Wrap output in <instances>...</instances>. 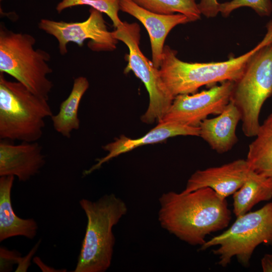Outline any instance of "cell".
<instances>
[{
    "label": "cell",
    "mask_w": 272,
    "mask_h": 272,
    "mask_svg": "<svg viewBox=\"0 0 272 272\" xmlns=\"http://www.w3.org/2000/svg\"><path fill=\"white\" fill-rule=\"evenodd\" d=\"M246 160L253 171L272 181V112L249 145Z\"/></svg>",
    "instance_id": "obj_19"
},
{
    "label": "cell",
    "mask_w": 272,
    "mask_h": 272,
    "mask_svg": "<svg viewBox=\"0 0 272 272\" xmlns=\"http://www.w3.org/2000/svg\"><path fill=\"white\" fill-rule=\"evenodd\" d=\"M15 177H0V242L15 236L33 239L38 228L33 218L22 219L14 211L11 201V190Z\"/></svg>",
    "instance_id": "obj_16"
},
{
    "label": "cell",
    "mask_w": 272,
    "mask_h": 272,
    "mask_svg": "<svg viewBox=\"0 0 272 272\" xmlns=\"http://www.w3.org/2000/svg\"><path fill=\"white\" fill-rule=\"evenodd\" d=\"M245 7L251 8L261 17L269 16L272 13L271 0H231L220 3L219 13L227 17L234 10Z\"/></svg>",
    "instance_id": "obj_22"
},
{
    "label": "cell",
    "mask_w": 272,
    "mask_h": 272,
    "mask_svg": "<svg viewBox=\"0 0 272 272\" xmlns=\"http://www.w3.org/2000/svg\"><path fill=\"white\" fill-rule=\"evenodd\" d=\"M140 7L151 12L164 15L176 13L186 16L190 22L200 19L196 0H131Z\"/></svg>",
    "instance_id": "obj_20"
},
{
    "label": "cell",
    "mask_w": 272,
    "mask_h": 272,
    "mask_svg": "<svg viewBox=\"0 0 272 272\" xmlns=\"http://www.w3.org/2000/svg\"><path fill=\"white\" fill-rule=\"evenodd\" d=\"M120 11L127 13L141 22L149 35L152 61L159 68L165 39L170 31L175 26L190 22L185 15L176 13L159 14L146 10L131 0H119Z\"/></svg>",
    "instance_id": "obj_13"
},
{
    "label": "cell",
    "mask_w": 272,
    "mask_h": 272,
    "mask_svg": "<svg viewBox=\"0 0 272 272\" xmlns=\"http://www.w3.org/2000/svg\"><path fill=\"white\" fill-rule=\"evenodd\" d=\"M179 135L199 137V127L189 126L174 122H160L146 134L138 139H130L122 135L113 142L102 147L108 154L98 159L95 164L84 171L83 174L89 175L112 159L139 147L161 142L169 138Z\"/></svg>",
    "instance_id": "obj_14"
},
{
    "label": "cell",
    "mask_w": 272,
    "mask_h": 272,
    "mask_svg": "<svg viewBox=\"0 0 272 272\" xmlns=\"http://www.w3.org/2000/svg\"><path fill=\"white\" fill-rule=\"evenodd\" d=\"M102 14L90 8L89 16L84 21L68 22L42 19L38 27L56 39L59 51L62 55L67 53L69 43L82 47L87 39L90 40L88 47L92 51H112L116 48L118 40L108 30Z\"/></svg>",
    "instance_id": "obj_9"
},
{
    "label": "cell",
    "mask_w": 272,
    "mask_h": 272,
    "mask_svg": "<svg viewBox=\"0 0 272 272\" xmlns=\"http://www.w3.org/2000/svg\"><path fill=\"white\" fill-rule=\"evenodd\" d=\"M251 170L246 159H237L220 166L197 170L189 178L182 192L187 193L209 187L221 197L226 198L241 187Z\"/></svg>",
    "instance_id": "obj_11"
},
{
    "label": "cell",
    "mask_w": 272,
    "mask_h": 272,
    "mask_svg": "<svg viewBox=\"0 0 272 272\" xmlns=\"http://www.w3.org/2000/svg\"><path fill=\"white\" fill-rule=\"evenodd\" d=\"M0 258V271L2 272L11 271L13 264L18 263L21 257L20 253L17 251L9 250L1 247Z\"/></svg>",
    "instance_id": "obj_23"
},
{
    "label": "cell",
    "mask_w": 272,
    "mask_h": 272,
    "mask_svg": "<svg viewBox=\"0 0 272 272\" xmlns=\"http://www.w3.org/2000/svg\"><path fill=\"white\" fill-rule=\"evenodd\" d=\"M40 241L38 242L30 252L25 257H21L16 271H27L29 265L31 264L30 260L32 255L35 253L39 246Z\"/></svg>",
    "instance_id": "obj_25"
},
{
    "label": "cell",
    "mask_w": 272,
    "mask_h": 272,
    "mask_svg": "<svg viewBox=\"0 0 272 272\" xmlns=\"http://www.w3.org/2000/svg\"><path fill=\"white\" fill-rule=\"evenodd\" d=\"M140 31L138 24L123 22L112 33L113 37L124 43L129 50L124 73L132 71L142 81L149 93V106L141 119L150 124L162 120L174 97L166 87L159 69L142 53L140 47Z\"/></svg>",
    "instance_id": "obj_8"
},
{
    "label": "cell",
    "mask_w": 272,
    "mask_h": 272,
    "mask_svg": "<svg viewBox=\"0 0 272 272\" xmlns=\"http://www.w3.org/2000/svg\"><path fill=\"white\" fill-rule=\"evenodd\" d=\"M89 87V82L86 77L74 79L70 94L60 103L58 113L51 117L54 129L63 137L70 138L72 131L80 128L79 106Z\"/></svg>",
    "instance_id": "obj_17"
},
{
    "label": "cell",
    "mask_w": 272,
    "mask_h": 272,
    "mask_svg": "<svg viewBox=\"0 0 272 272\" xmlns=\"http://www.w3.org/2000/svg\"><path fill=\"white\" fill-rule=\"evenodd\" d=\"M236 218L228 229L206 241L199 248L203 251L218 246L213 253L218 256L217 264L222 267L228 266L233 257L242 266L249 267L258 246H272V202Z\"/></svg>",
    "instance_id": "obj_7"
},
{
    "label": "cell",
    "mask_w": 272,
    "mask_h": 272,
    "mask_svg": "<svg viewBox=\"0 0 272 272\" xmlns=\"http://www.w3.org/2000/svg\"><path fill=\"white\" fill-rule=\"evenodd\" d=\"M79 6H88L106 14L115 28L122 24L118 16L119 0H61L56 7L58 13L66 9Z\"/></svg>",
    "instance_id": "obj_21"
},
{
    "label": "cell",
    "mask_w": 272,
    "mask_h": 272,
    "mask_svg": "<svg viewBox=\"0 0 272 272\" xmlns=\"http://www.w3.org/2000/svg\"><path fill=\"white\" fill-rule=\"evenodd\" d=\"M258 47L259 43L246 53L226 61L188 62L179 59L176 50L165 45L159 70L166 87L173 97L191 94L203 86L236 81Z\"/></svg>",
    "instance_id": "obj_5"
},
{
    "label": "cell",
    "mask_w": 272,
    "mask_h": 272,
    "mask_svg": "<svg viewBox=\"0 0 272 272\" xmlns=\"http://www.w3.org/2000/svg\"><path fill=\"white\" fill-rule=\"evenodd\" d=\"M234 83L225 81L199 93L176 96L160 122L198 127L209 115H218L224 110L231 101Z\"/></svg>",
    "instance_id": "obj_10"
},
{
    "label": "cell",
    "mask_w": 272,
    "mask_h": 272,
    "mask_svg": "<svg viewBox=\"0 0 272 272\" xmlns=\"http://www.w3.org/2000/svg\"><path fill=\"white\" fill-rule=\"evenodd\" d=\"M79 204L87 224L74 272H105L110 266L115 238L113 228L126 214L125 202L114 193L96 201L82 198Z\"/></svg>",
    "instance_id": "obj_2"
},
{
    "label": "cell",
    "mask_w": 272,
    "mask_h": 272,
    "mask_svg": "<svg viewBox=\"0 0 272 272\" xmlns=\"http://www.w3.org/2000/svg\"><path fill=\"white\" fill-rule=\"evenodd\" d=\"M259 47L248 61L240 78L234 82L231 101L240 112L242 129L247 137H255L259 115L266 100L272 96V20Z\"/></svg>",
    "instance_id": "obj_3"
},
{
    "label": "cell",
    "mask_w": 272,
    "mask_h": 272,
    "mask_svg": "<svg viewBox=\"0 0 272 272\" xmlns=\"http://www.w3.org/2000/svg\"><path fill=\"white\" fill-rule=\"evenodd\" d=\"M34 261L36 263V264L43 271H62L61 270H55L52 267H50L48 266H46L41 260L39 259V257H35L34 258Z\"/></svg>",
    "instance_id": "obj_27"
},
{
    "label": "cell",
    "mask_w": 272,
    "mask_h": 272,
    "mask_svg": "<svg viewBox=\"0 0 272 272\" xmlns=\"http://www.w3.org/2000/svg\"><path fill=\"white\" fill-rule=\"evenodd\" d=\"M260 263L263 272H272V252L265 254L261 259Z\"/></svg>",
    "instance_id": "obj_26"
},
{
    "label": "cell",
    "mask_w": 272,
    "mask_h": 272,
    "mask_svg": "<svg viewBox=\"0 0 272 272\" xmlns=\"http://www.w3.org/2000/svg\"><path fill=\"white\" fill-rule=\"evenodd\" d=\"M35 38L0 26V72L7 74L35 95L48 100L53 83L47 76L52 72L50 55L34 49Z\"/></svg>",
    "instance_id": "obj_6"
},
{
    "label": "cell",
    "mask_w": 272,
    "mask_h": 272,
    "mask_svg": "<svg viewBox=\"0 0 272 272\" xmlns=\"http://www.w3.org/2000/svg\"><path fill=\"white\" fill-rule=\"evenodd\" d=\"M47 101L21 83L7 80L0 72V138L37 142L45 119L53 115Z\"/></svg>",
    "instance_id": "obj_4"
},
{
    "label": "cell",
    "mask_w": 272,
    "mask_h": 272,
    "mask_svg": "<svg viewBox=\"0 0 272 272\" xmlns=\"http://www.w3.org/2000/svg\"><path fill=\"white\" fill-rule=\"evenodd\" d=\"M272 198V181L252 169L241 186L233 194V213L237 217L249 211L256 204Z\"/></svg>",
    "instance_id": "obj_18"
},
{
    "label": "cell",
    "mask_w": 272,
    "mask_h": 272,
    "mask_svg": "<svg viewBox=\"0 0 272 272\" xmlns=\"http://www.w3.org/2000/svg\"><path fill=\"white\" fill-rule=\"evenodd\" d=\"M1 1H2V0H1Z\"/></svg>",
    "instance_id": "obj_28"
},
{
    "label": "cell",
    "mask_w": 272,
    "mask_h": 272,
    "mask_svg": "<svg viewBox=\"0 0 272 272\" xmlns=\"http://www.w3.org/2000/svg\"><path fill=\"white\" fill-rule=\"evenodd\" d=\"M46 162L42 147L37 143H0V177L14 176L26 182L38 174Z\"/></svg>",
    "instance_id": "obj_12"
},
{
    "label": "cell",
    "mask_w": 272,
    "mask_h": 272,
    "mask_svg": "<svg viewBox=\"0 0 272 272\" xmlns=\"http://www.w3.org/2000/svg\"><path fill=\"white\" fill-rule=\"evenodd\" d=\"M241 121L239 111L231 101L219 114L199 124V136L219 154L229 151L238 142L236 130Z\"/></svg>",
    "instance_id": "obj_15"
},
{
    "label": "cell",
    "mask_w": 272,
    "mask_h": 272,
    "mask_svg": "<svg viewBox=\"0 0 272 272\" xmlns=\"http://www.w3.org/2000/svg\"><path fill=\"white\" fill-rule=\"evenodd\" d=\"M219 5L217 0H200L198 7L201 15L208 18H212L219 13Z\"/></svg>",
    "instance_id": "obj_24"
},
{
    "label": "cell",
    "mask_w": 272,
    "mask_h": 272,
    "mask_svg": "<svg viewBox=\"0 0 272 272\" xmlns=\"http://www.w3.org/2000/svg\"><path fill=\"white\" fill-rule=\"evenodd\" d=\"M159 202L161 227L192 246H202L208 235L225 229L231 220L226 198L209 187L164 192Z\"/></svg>",
    "instance_id": "obj_1"
}]
</instances>
